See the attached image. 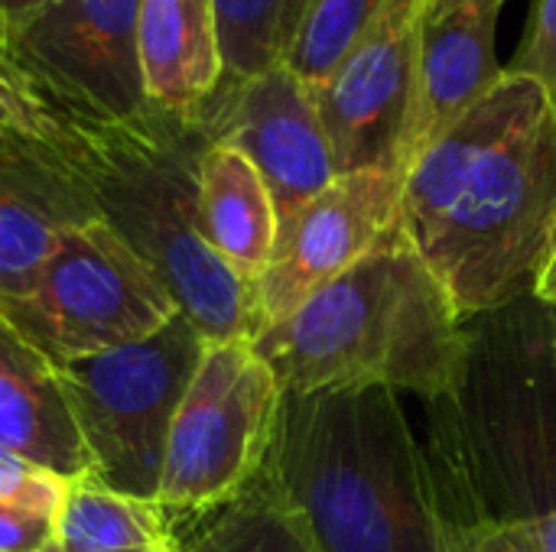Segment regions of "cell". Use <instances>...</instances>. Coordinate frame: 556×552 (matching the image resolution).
Returning a JSON list of instances; mask_svg holds the SVG:
<instances>
[{
    "instance_id": "6",
    "label": "cell",
    "mask_w": 556,
    "mask_h": 552,
    "mask_svg": "<svg viewBox=\"0 0 556 552\" xmlns=\"http://www.w3.org/2000/svg\"><path fill=\"white\" fill-rule=\"evenodd\" d=\"M202 351L205 338L179 312L143 342L55 364L101 485L147 504L156 501L169 426Z\"/></svg>"
},
{
    "instance_id": "13",
    "label": "cell",
    "mask_w": 556,
    "mask_h": 552,
    "mask_svg": "<svg viewBox=\"0 0 556 552\" xmlns=\"http://www.w3.org/2000/svg\"><path fill=\"white\" fill-rule=\"evenodd\" d=\"M98 218L42 140L0 127V309L26 299L59 241Z\"/></svg>"
},
{
    "instance_id": "19",
    "label": "cell",
    "mask_w": 556,
    "mask_h": 552,
    "mask_svg": "<svg viewBox=\"0 0 556 552\" xmlns=\"http://www.w3.org/2000/svg\"><path fill=\"white\" fill-rule=\"evenodd\" d=\"M173 534L176 552H316L300 521L261 478L222 511Z\"/></svg>"
},
{
    "instance_id": "16",
    "label": "cell",
    "mask_w": 556,
    "mask_h": 552,
    "mask_svg": "<svg viewBox=\"0 0 556 552\" xmlns=\"http://www.w3.org/2000/svg\"><path fill=\"white\" fill-rule=\"evenodd\" d=\"M137 49L147 104L199 120L225 75L215 0H140Z\"/></svg>"
},
{
    "instance_id": "22",
    "label": "cell",
    "mask_w": 556,
    "mask_h": 552,
    "mask_svg": "<svg viewBox=\"0 0 556 552\" xmlns=\"http://www.w3.org/2000/svg\"><path fill=\"white\" fill-rule=\"evenodd\" d=\"M68 495V482L0 449V508L55 524Z\"/></svg>"
},
{
    "instance_id": "14",
    "label": "cell",
    "mask_w": 556,
    "mask_h": 552,
    "mask_svg": "<svg viewBox=\"0 0 556 552\" xmlns=\"http://www.w3.org/2000/svg\"><path fill=\"white\" fill-rule=\"evenodd\" d=\"M502 7V0H456L446 7L424 3L407 169L440 133H446L502 81L505 68L495 55Z\"/></svg>"
},
{
    "instance_id": "26",
    "label": "cell",
    "mask_w": 556,
    "mask_h": 552,
    "mask_svg": "<svg viewBox=\"0 0 556 552\" xmlns=\"http://www.w3.org/2000/svg\"><path fill=\"white\" fill-rule=\"evenodd\" d=\"M55 537V524L0 508V552H39Z\"/></svg>"
},
{
    "instance_id": "23",
    "label": "cell",
    "mask_w": 556,
    "mask_h": 552,
    "mask_svg": "<svg viewBox=\"0 0 556 552\" xmlns=\"http://www.w3.org/2000/svg\"><path fill=\"white\" fill-rule=\"evenodd\" d=\"M505 68L534 78L556 101V0H534L525 39Z\"/></svg>"
},
{
    "instance_id": "29",
    "label": "cell",
    "mask_w": 556,
    "mask_h": 552,
    "mask_svg": "<svg viewBox=\"0 0 556 552\" xmlns=\"http://www.w3.org/2000/svg\"><path fill=\"white\" fill-rule=\"evenodd\" d=\"M534 293L556 309V270H547V273L541 277V283H538V290H534Z\"/></svg>"
},
{
    "instance_id": "3",
    "label": "cell",
    "mask_w": 556,
    "mask_h": 552,
    "mask_svg": "<svg viewBox=\"0 0 556 552\" xmlns=\"http://www.w3.org/2000/svg\"><path fill=\"white\" fill-rule=\"evenodd\" d=\"M257 478L316 552H453L427 452L394 390L283 394Z\"/></svg>"
},
{
    "instance_id": "24",
    "label": "cell",
    "mask_w": 556,
    "mask_h": 552,
    "mask_svg": "<svg viewBox=\"0 0 556 552\" xmlns=\"http://www.w3.org/2000/svg\"><path fill=\"white\" fill-rule=\"evenodd\" d=\"M55 124V114L16 78L0 75V127L26 133V137H46Z\"/></svg>"
},
{
    "instance_id": "28",
    "label": "cell",
    "mask_w": 556,
    "mask_h": 552,
    "mask_svg": "<svg viewBox=\"0 0 556 552\" xmlns=\"http://www.w3.org/2000/svg\"><path fill=\"white\" fill-rule=\"evenodd\" d=\"M0 75H7V78H16V72H13V62H10V33H7L3 20H0ZM16 81H20V78H16Z\"/></svg>"
},
{
    "instance_id": "27",
    "label": "cell",
    "mask_w": 556,
    "mask_h": 552,
    "mask_svg": "<svg viewBox=\"0 0 556 552\" xmlns=\"http://www.w3.org/2000/svg\"><path fill=\"white\" fill-rule=\"evenodd\" d=\"M49 3H55V0H0V20L7 26V33H13L16 26H23L36 13H42Z\"/></svg>"
},
{
    "instance_id": "18",
    "label": "cell",
    "mask_w": 556,
    "mask_h": 552,
    "mask_svg": "<svg viewBox=\"0 0 556 552\" xmlns=\"http://www.w3.org/2000/svg\"><path fill=\"white\" fill-rule=\"evenodd\" d=\"M55 540L62 552H176V534L156 504L111 491L94 475L68 482Z\"/></svg>"
},
{
    "instance_id": "31",
    "label": "cell",
    "mask_w": 556,
    "mask_h": 552,
    "mask_svg": "<svg viewBox=\"0 0 556 552\" xmlns=\"http://www.w3.org/2000/svg\"><path fill=\"white\" fill-rule=\"evenodd\" d=\"M39 552H62V550H59V540L52 537V540H49V543H46V547H42Z\"/></svg>"
},
{
    "instance_id": "9",
    "label": "cell",
    "mask_w": 556,
    "mask_h": 552,
    "mask_svg": "<svg viewBox=\"0 0 556 552\" xmlns=\"http://www.w3.org/2000/svg\"><path fill=\"white\" fill-rule=\"evenodd\" d=\"M140 0H55L10 33L16 78L62 117L117 124L143 114Z\"/></svg>"
},
{
    "instance_id": "17",
    "label": "cell",
    "mask_w": 556,
    "mask_h": 552,
    "mask_svg": "<svg viewBox=\"0 0 556 552\" xmlns=\"http://www.w3.org/2000/svg\"><path fill=\"white\" fill-rule=\"evenodd\" d=\"M199 221L208 247L251 286L267 270L280 218L254 163L228 143L199 156Z\"/></svg>"
},
{
    "instance_id": "20",
    "label": "cell",
    "mask_w": 556,
    "mask_h": 552,
    "mask_svg": "<svg viewBox=\"0 0 556 552\" xmlns=\"http://www.w3.org/2000/svg\"><path fill=\"white\" fill-rule=\"evenodd\" d=\"M309 0H215L225 75L231 88L287 59Z\"/></svg>"
},
{
    "instance_id": "5",
    "label": "cell",
    "mask_w": 556,
    "mask_h": 552,
    "mask_svg": "<svg viewBox=\"0 0 556 552\" xmlns=\"http://www.w3.org/2000/svg\"><path fill=\"white\" fill-rule=\"evenodd\" d=\"M463 316L401 224L349 273L251 345L283 394L384 387L437 400L456 368Z\"/></svg>"
},
{
    "instance_id": "25",
    "label": "cell",
    "mask_w": 556,
    "mask_h": 552,
    "mask_svg": "<svg viewBox=\"0 0 556 552\" xmlns=\"http://www.w3.org/2000/svg\"><path fill=\"white\" fill-rule=\"evenodd\" d=\"M453 552H556V514L538 524L511 527L492 537H482L476 543H466Z\"/></svg>"
},
{
    "instance_id": "7",
    "label": "cell",
    "mask_w": 556,
    "mask_h": 552,
    "mask_svg": "<svg viewBox=\"0 0 556 552\" xmlns=\"http://www.w3.org/2000/svg\"><path fill=\"white\" fill-rule=\"evenodd\" d=\"M283 390L251 342H205L173 416L156 508L173 530L241 498L264 468Z\"/></svg>"
},
{
    "instance_id": "11",
    "label": "cell",
    "mask_w": 556,
    "mask_h": 552,
    "mask_svg": "<svg viewBox=\"0 0 556 552\" xmlns=\"http://www.w3.org/2000/svg\"><path fill=\"white\" fill-rule=\"evenodd\" d=\"M401 192L397 172L358 169L280 221L270 264L254 283L257 335L368 257L401 224Z\"/></svg>"
},
{
    "instance_id": "2",
    "label": "cell",
    "mask_w": 556,
    "mask_h": 552,
    "mask_svg": "<svg viewBox=\"0 0 556 552\" xmlns=\"http://www.w3.org/2000/svg\"><path fill=\"white\" fill-rule=\"evenodd\" d=\"M427 462L453 550L556 514V309L538 293L463 319Z\"/></svg>"
},
{
    "instance_id": "4",
    "label": "cell",
    "mask_w": 556,
    "mask_h": 552,
    "mask_svg": "<svg viewBox=\"0 0 556 552\" xmlns=\"http://www.w3.org/2000/svg\"><path fill=\"white\" fill-rule=\"evenodd\" d=\"M42 146L78 182L98 218L166 283L205 342H254V286L205 241L199 156L212 143L199 120L147 107L117 124L55 114Z\"/></svg>"
},
{
    "instance_id": "30",
    "label": "cell",
    "mask_w": 556,
    "mask_h": 552,
    "mask_svg": "<svg viewBox=\"0 0 556 552\" xmlns=\"http://www.w3.org/2000/svg\"><path fill=\"white\" fill-rule=\"evenodd\" d=\"M427 7H446V3H456V0H424ZM502 3H508V0H502Z\"/></svg>"
},
{
    "instance_id": "21",
    "label": "cell",
    "mask_w": 556,
    "mask_h": 552,
    "mask_svg": "<svg viewBox=\"0 0 556 552\" xmlns=\"http://www.w3.org/2000/svg\"><path fill=\"white\" fill-rule=\"evenodd\" d=\"M388 3L391 0H309L283 62L316 88Z\"/></svg>"
},
{
    "instance_id": "15",
    "label": "cell",
    "mask_w": 556,
    "mask_h": 552,
    "mask_svg": "<svg viewBox=\"0 0 556 552\" xmlns=\"http://www.w3.org/2000/svg\"><path fill=\"white\" fill-rule=\"evenodd\" d=\"M0 449L75 482L91 459L55 364L0 316Z\"/></svg>"
},
{
    "instance_id": "8",
    "label": "cell",
    "mask_w": 556,
    "mask_h": 552,
    "mask_svg": "<svg viewBox=\"0 0 556 552\" xmlns=\"http://www.w3.org/2000/svg\"><path fill=\"white\" fill-rule=\"evenodd\" d=\"M0 316L52 364L134 345L179 316L166 283L101 221L72 228L33 293Z\"/></svg>"
},
{
    "instance_id": "1",
    "label": "cell",
    "mask_w": 556,
    "mask_h": 552,
    "mask_svg": "<svg viewBox=\"0 0 556 552\" xmlns=\"http://www.w3.org/2000/svg\"><path fill=\"white\" fill-rule=\"evenodd\" d=\"M401 231L463 319L538 290L556 254V101L502 81L404 172Z\"/></svg>"
},
{
    "instance_id": "10",
    "label": "cell",
    "mask_w": 556,
    "mask_h": 552,
    "mask_svg": "<svg viewBox=\"0 0 556 552\" xmlns=\"http://www.w3.org/2000/svg\"><path fill=\"white\" fill-rule=\"evenodd\" d=\"M420 16L424 0H391L329 78L313 88L339 176L384 169L404 179Z\"/></svg>"
},
{
    "instance_id": "12",
    "label": "cell",
    "mask_w": 556,
    "mask_h": 552,
    "mask_svg": "<svg viewBox=\"0 0 556 552\" xmlns=\"http://www.w3.org/2000/svg\"><path fill=\"white\" fill-rule=\"evenodd\" d=\"M199 124L212 143H228L254 163L280 221L339 176L316 94L287 62L215 91Z\"/></svg>"
},
{
    "instance_id": "32",
    "label": "cell",
    "mask_w": 556,
    "mask_h": 552,
    "mask_svg": "<svg viewBox=\"0 0 556 552\" xmlns=\"http://www.w3.org/2000/svg\"><path fill=\"white\" fill-rule=\"evenodd\" d=\"M547 270H556V254H554V260H551V267Z\"/></svg>"
}]
</instances>
